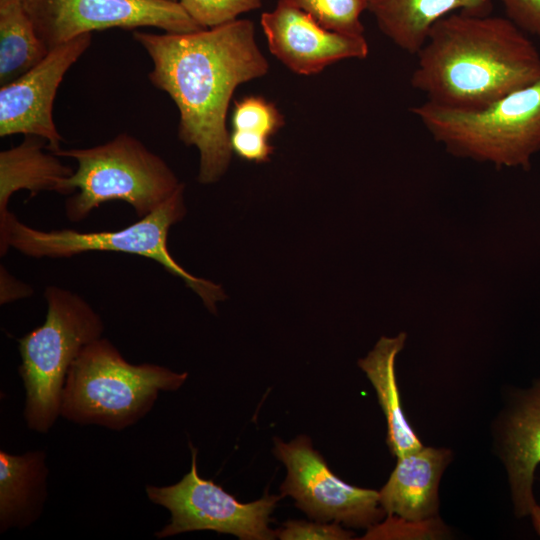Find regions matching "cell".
I'll return each mask as SVG.
<instances>
[{
    "instance_id": "cell-28",
    "label": "cell",
    "mask_w": 540,
    "mask_h": 540,
    "mask_svg": "<svg viewBox=\"0 0 540 540\" xmlns=\"http://www.w3.org/2000/svg\"><path fill=\"white\" fill-rule=\"evenodd\" d=\"M530 514L532 515L535 529L540 535V506L535 503L531 508Z\"/></svg>"
},
{
    "instance_id": "cell-12",
    "label": "cell",
    "mask_w": 540,
    "mask_h": 540,
    "mask_svg": "<svg viewBox=\"0 0 540 540\" xmlns=\"http://www.w3.org/2000/svg\"><path fill=\"white\" fill-rule=\"evenodd\" d=\"M270 52L299 75H313L345 59H365L364 35H348L324 28L311 16L281 0L261 15Z\"/></svg>"
},
{
    "instance_id": "cell-21",
    "label": "cell",
    "mask_w": 540,
    "mask_h": 540,
    "mask_svg": "<svg viewBox=\"0 0 540 540\" xmlns=\"http://www.w3.org/2000/svg\"><path fill=\"white\" fill-rule=\"evenodd\" d=\"M233 130L257 133L270 138L283 125L284 117L270 101L261 96H247L234 104Z\"/></svg>"
},
{
    "instance_id": "cell-4",
    "label": "cell",
    "mask_w": 540,
    "mask_h": 540,
    "mask_svg": "<svg viewBox=\"0 0 540 540\" xmlns=\"http://www.w3.org/2000/svg\"><path fill=\"white\" fill-rule=\"evenodd\" d=\"M410 111L454 157L528 171L540 150V78L479 109L425 101Z\"/></svg>"
},
{
    "instance_id": "cell-5",
    "label": "cell",
    "mask_w": 540,
    "mask_h": 540,
    "mask_svg": "<svg viewBox=\"0 0 540 540\" xmlns=\"http://www.w3.org/2000/svg\"><path fill=\"white\" fill-rule=\"evenodd\" d=\"M45 321L18 340V372L25 388L29 429L47 433L60 416L68 372L81 351L102 337L100 315L80 295L55 285L45 288Z\"/></svg>"
},
{
    "instance_id": "cell-7",
    "label": "cell",
    "mask_w": 540,
    "mask_h": 540,
    "mask_svg": "<svg viewBox=\"0 0 540 540\" xmlns=\"http://www.w3.org/2000/svg\"><path fill=\"white\" fill-rule=\"evenodd\" d=\"M59 157L77 163L61 184L67 218L85 219L105 202L128 203L139 218L148 215L184 185L167 163L135 137L120 133L112 140L89 148L60 149Z\"/></svg>"
},
{
    "instance_id": "cell-23",
    "label": "cell",
    "mask_w": 540,
    "mask_h": 540,
    "mask_svg": "<svg viewBox=\"0 0 540 540\" xmlns=\"http://www.w3.org/2000/svg\"><path fill=\"white\" fill-rule=\"evenodd\" d=\"M444 535L446 529L435 517L407 520L389 516L384 523L371 526L364 539H436Z\"/></svg>"
},
{
    "instance_id": "cell-16",
    "label": "cell",
    "mask_w": 540,
    "mask_h": 540,
    "mask_svg": "<svg viewBox=\"0 0 540 540\" xmlns=\"http://www.w3.org/2000/svg\"><path fill=\"white\" fill-rule=\"evenodd\" d=\"M46 453L21 455L0 451V532L30 527L41 516L47 498Z\"/></svg>"
},
{
    "instance_id": "cell-18",
    "label": "cell",
    "mask_w": 540,
    "mask_h": 540,
    "mask_svg": "<svg viewBox=\"0 0 540 540\" xmlns=\"http://www.w3.org/2000/svg\"><path fill=\"white\" fill-rule=\"evenodd\" d=\"M45 143L28 135L21 144L0 152V222L10 213L13 193L22 189L30 191L31 197L41 191L60 193L63 180L73 173L59 156L43 151Z\"/></svg>"
},
{
    "instance_id": "cell-1",
    "label": "cell",
    "mask_w": 540,
    "mask_h": 540,
    "mask_svg": "<svg viewBox=\"0 0 540 540\" xmlns=\"http://www.w3.org/2000/svg\"><path fill=\"white\" fill-rule=\"evenodd\" d=\"M133 37L152 60L149 80L177 106L180 140L199 150V182H216L233 152L226 125L233 93L269 69L254 23L236 19L187 33L136 30Z\"/></svg>"
},
{
    "instance_id": "cell-19",
    "label": "cell",
    "mask_w": 540,
    "mask_h": 540,
    "mask_svg": "<svg viewBox=\"0 0 540 540\" xmlns=\"http://www.w3.org/2000/svg\"><path fill=\"white\" fill-rule=\"evenodd\" d=\"M48 52L22 2L0 6L1 86L27 73Z\"/></svg>"
},
{
    "instance_id": "cell-15",
    "label": "cell",
    "mask_w": 540,
    "mask_h": 540,
    "mask_svg": "<svg viewBox=\"0 0 540 540\" xmlns=\"http://www.w3.org/2000/svg\"><path fill=\"white\" fill-rule=\"evenodd\" d=\"M502 456L508 473L515 511L530 513L534 471L540 463V383H538L505 422Z\"/></svg>"
},
{
    "instance_id": "cell-20",
    "label": "cell",
    "mask_w": 540,
    "mask_h": 540,
    "mask_svg": "<svg viewBox=\"0 0 540 540\" xmlns=\"http://www.w3.org/2000/svg\"><path fill=\"white\" fill-rule=\"evenodd\" d=\"M311 16L331 31L364 35L361 15L367 11L368 0H281Z\"/></svg>"
},
{
    "instance_id": "cell-11",
    "label": "cell",
    "mask_w": 540,
    "mask_h": 540,
    "mask_svg": "<svg viewBox=\"0 0 540 540\" xmlns=\"http://www.w3.org/2000/svg\"><path fill=\"white\" fill-rule=\"evenodd\" d=\"M91 40V33H85L55 46L27 73L1 86V137L36 136L46 142L50 152L61 149L63 138L53 120L54 99L64 75Z\"/></svg>"
},
{
    "instance_id": "cell-10",
    "label": "cell",
    "mask_w": 540,
    "mask_h": 540,
    "mask_svg": "<svg viewBox=\"0 0 540 540\" xmlns=\"http://www.w3.org/2000/svg\"><path fill=\"white\" fill-rule=\"evenodd\" d=\"M23 4L49 50L79 35L110 28L156 27L169 33L203 29L178 1L171 0H25Z\"/></svg>"
},
{
    "instance_id": "cell-25",
    "label": "cell",
    "mask_w": 540,
    "mask_h": 540,
    "mask_svg": "<svg viewBox=\"0 0 540 540\" xmlns=\"http://www.w3.org/2000/svg\"><path fill=\"white\" fill-rule=\"evenodd\" d=\"M230 144L232 151L241 159L256 163L269 161L274 151L268 137L242 130L231 132Z\"/></svg>"
},
{
    "instance_id": "cell-6",
    "label": "cell",
    "mask_w": 540,
    "mask_h": 540,
    "mask_svg": "<svg viewBox=\"0 0 540 540\" xmlns=\"http://www.w3.org/2000/svg\"><path fill=\"white\" fill-rule=\"evenodd\" d=\"M184 186L177 190L156 210L137 222L108 231L80 232L73 229L44 231L19 221L13 213L0 222V253L10 247L34 258H69L86 252L111 251L138 255L160 264L169 273L181 278L203 301L206 308L216 313V304L226 298L223 288L207 279L186 271L172 257L167 247L170 228L180 222L186 208Z\"/></svg>"
},
{
    "instance_id": "cell-24",
    "label": "cell",
    "mask_w": 540,
    "mask_h": 540,
    "mask_svg": "<svg viewBox=\"0 0 540 540\" xmlns=\"http://www.w3.org/2000/svg\"><path fill=\"white\" fill-rule=\"evenodd\" d=\"M278 538L282 540H347L353 533L343 529L338 523L307 522L289 520L283 527L276 531Z\"/></svg>"
},
{
    "instance_id": "cell-29",
    "label": "cell",
    "mask_w": 540,
    "mask_h": 540,
    "mask_svg": "<svg viewBox=\"0 0 540 540\" xmlns=\"http://www.w3.org/2000/svg\"><path fill=\"white\" fill-rule=\"evenodd\" d=\"M25 0H0V6H4L7 4L15 3V2H22L24 3Z\"/></svg>"
},
{
    "instance_id": "cell-14",
    "label": "cell",
    "mask_w": 540,
    "mask_h": 540,
    "mask_svg": "<svg viewBox=\"0 0 540 540\" xmlns=\"http://www.w3.org/2000/svg\"><path fill=\"white\" fill-rule=\"evenodd\" d=\"M495 0H368L367 11L379 30L397 47L416 55L432 27L444 17L461 12L489 15Z\"/></svg>"
},
{
    "instance_id": "cell-30",
    "label": "cell",
    "mask_w": 540,
    "mask_h": 540,
    "mask_svg": "<svg viewBox=\"0 0 540 540\" xmlns=\"http://www.w3.org/2000/svg\"><path fill=\"white\" fill-rule=\"evenodd\" d=\"M171 1H177V0H171Z\"/></svg>"
},
{
    "instance_id": "cell-3",
    "label": "cell",
    "mask_w": 540,
    "mask_h": 540,
    "mask_svg": "<svg viewBox=\"0 0 540 540\" xmlns=\"http://www.w3.org/2000/svg\"><path fill=\"white\" fill-rule=\"evenodd\" d=\"M187 372L132 364L106 338L87 345L73 362L63 389L60 416L79 425L121 431L153 408L161 391H176Z\"/></svg>"
},
{
    "instance_id": "cell-8",
    "label": "cell",
    "mask_w": 540,
    "mask_h": 540,
    "mask_svg": "<svg viewBox=\"0 0 540 540\" xmlns=\"http://www.w3.org/2000/svg\"><path fill=\"white\" fill-rule=\"evenodd\" d=\"M191 468L182 479L170 486L147 485L148 499L166 508L170 521L155 537L162 539L177 534L211 530L237 536L241 540H271L277 537L269 527L270 515L282 496L264 495L241 503L212 480L198 473V449L189 442Z\"/></svg>"
},
{
    "instance_id": "cell-27",
    "label": "cell",
    "mask_w": 540,
    "mask_h": 540,
    "mask_svg": "<svg viewBox=\"0 0 540 540\" xmlns=\"http://www.w3.org/2000/svg\"><path fill=\"white\" fill-rule=\"evenodd\" d=\"M1 304H7L19 298H24L32 294L29 285L13 277L5 267L1 266Z\"/></svg>"
},
{
    "instance_id": "cell-2",
    "label": "cell",
    "mask_w": 540,
    "mask_h": 540,
    "mask_svg": "<svg viewBox=\"0 0 540 540\" xmlns=\"http://www.w3.org/2000/svg\"><path fill=\"white\" fill-rule=\"evenodd\" d=\"M411 86L426 101L479 109L540 78V53L507 17L453 13L416 54Z\"/></svg>"
},
{
    "instance_id": "cell-13",
    "label": "cell",
    "mask_w": 540,
    "mask_h": 540,
    "mask_svg": "<svg viewBox=\"0 0 540 540\" xmlns=\"http://www.w3.org/2000/svg\"><path fill=\"white\" fill-rule=\"evenodd\" d=\"M450 457L445 448L424 446L397 457L394 470L379 491L385 513L407 520L435 517L439 483Z\"/></svg>"
},
{
    "instance_id": "cell-22",
    "label": "cell",
    "mask_w": 540,
    "mask_h": 540,
    "mask_svg": "<svg viewBox=\"0 0 540 540\" xmlns=\"http://www.w3.org/2000/svg\"><path fill=\"white\" fill-rule=\"evenodd\" d=\"M186 13L202 28H213L258 9L262 0H177Z\"/></svg>"
},
{
    "instance_id": "cell-26",
    "label": "cell",
    "mask_w": 540,
    "mask_h": 540,
    "mask_svg": "<svg viewBox=\"0 0 540 540\" xmlns=\"http://www.w3.org/2000/svg\"><path fill=\"white\" fill-rule=\"evenodd\" d=\"M510 19L526 34L540 38V0H498Z\"/></svg>"
},
{
    "instance_id": "cell-9",
    "label": "cell",
    "mask_w": 540,
    "mask_h": 540,
    "mask_svg": "<svg viewBox=\"0 0 540 540\" xmlns=\"http://www.w3.org/2000/svg\"><path fill=\"white\" fill-rule=\"evenodd\" d=\"M274 454L287 468L281 496H291L310 518L370 528L386 514L379 492L347 484L337 477L313 449L309 437L299 435L288 443L276 438Z\"/></svg>"
},
{
    "instance_id": "cell-17",
    "label": "cell",
    "mask_w": 540,
    "mask_h": 540,
    "mask_svg": "<svg viewBox=\"0 0 540 540\" xmlns=\"http://www.w3.org/2000/svg\"><path fill=\"white\" fill-rule=\"evenodd\" d=\"M406 338L404 332L395 337L383 336L365 358L358 360L359 367L376 391L387 422V444L396 457L423 446L403 413L395 375V359Z\"/></svg>"
}]
</instances>
